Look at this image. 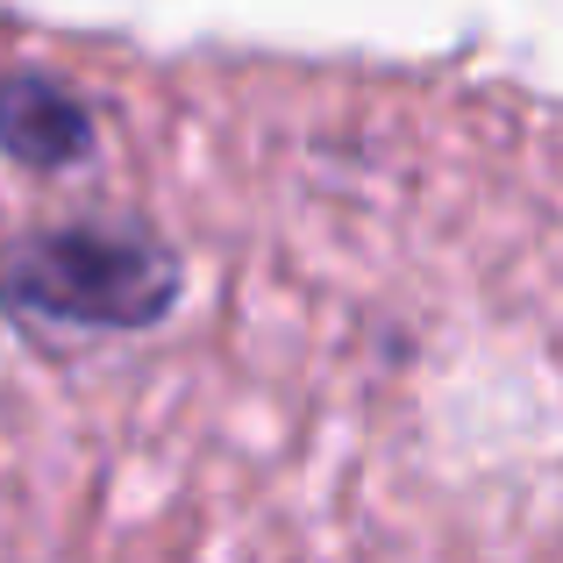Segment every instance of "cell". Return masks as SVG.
<instances>
[{"label": "cell", "instance_id": "obj_1", "mask_svg": "<svg viewBox=\"0 0 563 563\" xmlns=\"http://www.w3.org/2000/svg\"><path fill=\"white\" fill-rule=\"evenodd\" d=\"M442 108L0 29V542H71L79 499H157L179 550L186 514L413 542L421 442L499 350L493 122Z\"/></svg>", "mask_w": 563, "mask_h": 563}]
</instances>
